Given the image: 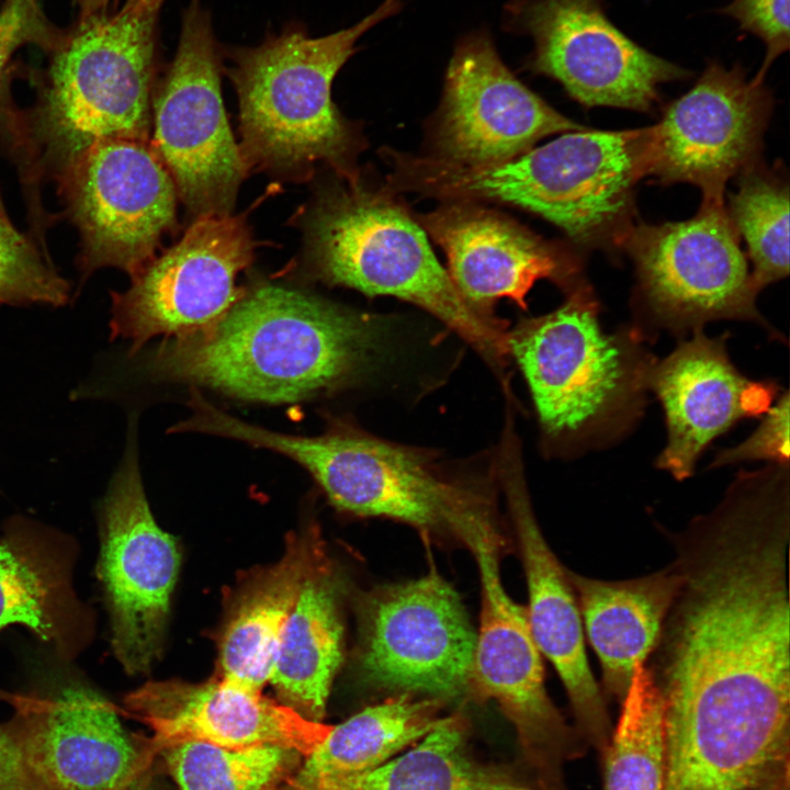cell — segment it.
I'll return each mask as SVG.
<instances>
[{"mask_svg": "<svg viewBox=\"0 0 790 790\" xmlns=\"http://www.w3.org/2000/svg\"><path fill=\"white\" fill-rule=\"evenodd\" d=\"M101 509L97 573L110 613L113 652L128 674L146 673L161 651L180 554L150 511L133 426Z\"/></svg>", "mask_w": 790, "mask_h": 790, "instance_id": "obj_11", "label": "cell"}, {"mask_svg": "<svg viewBox=\"0 0 790 790\" xmlns=\"http://www.w3.org/2000/svg\"><path fill=\"white\" fill-rule=\"evenodd\" d=\"M421 224L444 250L461 296L483 314L504 297L526 308L528 292L541 279L567 292L582 283L576 256L492 211L453 203Z\"/></svg>", "mask_w": 790, "mask_h": 790, "instance_id": "obj_21", "label": "cell"}, {"mask_svg": "<svg viewBox=\"0 0 790 790\" xmlns=\"http://www.w3.org/2000/svg\"><path fill=\"white\" fill-rule=\"evenodd\" d=\"M772 109L764 81L747 79L735 64L709 61L685 94L647 127L646 176L661 183H690L702 202H724L727 180L759 161Z\"/></svg>", "mask_w": 790, "mask_h": 790, "instance_id": "obj_16", "label": "cell"}, {"mask_svg": "<svg viewBox=\"0 0 790 790\" xmlns=\"http://www.w3.org/2000/svg\"><path fill=\"white\" fill-rule=\"evenodd\" d=\"M400 8L399 0H385L329 35L312 37L290 27L257 46L229 50L227 74L238 97L239 148L248 171L300 182L325 166L342 179H358L359 140L331 100V84L358 40Z\"/></svg>", "mask_w": 790, "mask_h": 790, "instance_id": "obj_3", "label": "cell"}, {"mask_svg": "<svg viewBox=\"0 0 790 790\" xmlns=\"http://www.w3.org/2000/svg\"><path fill=\"white\" fill-rule=\"evenodd\" d=\"M222 70L210 11L190 0L176 55L151 94L149 144L194 219L230 215L248 173L226 116Z\"/></svg>", "mask_w": 790, "mask_h": 790, "instance_id": "obj_9", "label": "cell"}, {"mask_svg": "<svg viewBox=\"0 0 790 790\" xmlns=\"http://www.w3.org/2000/svg\"><path fill=\"white\" fill-rule=\"evenodd\" d=\"M162 751L179 790H272L297 755L276 745L230 748L194 741Z\"/></svg>", "mask_w": 790, "mask_h": 790, "instance_id": "obj_31", "label": "cell"}, {"mask_svg": "<svg viewBox=\"0 0 790 790\" xmlns=\"http://www.w3.org/2000/svg\"><path fill=\"white\" fill-rule=\"evenodd\" d=\"M224 433L293 460L332 505L351 514L397 519L460 540L493 518L484 495L444 478L421 452L376 438L343 419L329 420L321 435L311 437L230 417Z\"/></svg>", "mask_w": 790, "mask_h": 790, "instance_id": "obj_7", "label": "cell"}, {"mask_svg": "<svg viewBox=\"0 0 790 790\" xmlns=\"http://www.w3.org/2000/svg\"><path fill=\"white\" fill-rule=\"evenodd\" d=\"M505 489L527 577L531 633L565 688L576 732L602 753L613 726L587 661L582 618L565 567L541 533L520 473L507 467Z\"/></svg>", "mask_w": 790, "mask_h": 790, "instance_id": "obj_22", "label": "cell"}, {"mask_svg": "<svg viewBox=\"0 0 790 790\" xmlns=\"http://www.w3.org/2000/svg\"><path fill=\"white\" fill-rule=\"evenodd\" d=\"M444 88L436 142L440 159L450 162L495 165L549 135L585 129L522 84L485 32L458 43Z\"/></svg>", "mask_w": 790, "mask_h": 790, "instance_id": "obj_17", "label": "cell"}, {"mask_svg": "<svg viewBox=\"0 0 790 790\" xmlns=\"http://www.w3.org/2000/svg\"><path fill=\"white\" fill-rule=\"evenodd\" d=\"M125 704L151 730L156 749L194 741L230 748L276 745L306 757L331 729L223 678L147 682Z\"/></svg>", "mask_w": 790, "mask_h": 790, "instance_id": "obj_20", "label": "cell"}, {"mask_svg": "<svg viewBox=\"0 0 790 790\" xmlns=\"http://www.w3.org/2000/svg\"><path fill=\"white\" fill-rule=\"evenodd\" d=\"M298 790H535L517 774L470 753L459 715L441 721L410 751L365 771L319 777Z\"/></svg>", "mask_w": 790, "mask_h": 790, "instance_id": "obj_27", "label": "cell"}, {"mask_svg": "<svg viewBox=\"0 0 790 790\" xmlns=\"http://www.w3.org/2000/svg\"><path fill=\"white\" fill-rule=\"evenodd\" d=\"M659 399L666 421V444L656 465L674 478L692 475L711 441L736 421L764 415L780 390L771 381H755L732 363L726 336L692 332L663 360H655L647 381Z\"/></svg>", "mask_w": 790, "mask_h": 790, "instance_id": "obj_19", "label": "cell"}, {"mask_svg": "<svg viewBox=\"0 0 790 790\" xmlns=\"http://www.w3.org/2000/svg\"><path fill=\"white\" fill-rule=\"evenodd\" d=\"M510 26L533 40L530 67L584 106L648 112L659 87L690 72L631 40L606 13V0H512Z\"/></svg>", "mask_w": 790, "mask_h": 790, "instance_id": "obj_15", "label": "cell"}, {"mask_svg": "<svg viewBox=\"0 0 790 790\" xmlns=\"http://www.w3.org/2000/svg\"><path fill=\"white\" fill-rule=\"evenodd\" d=\"M789 405L788 391L780 392L756 430L737 445L719 451L710 466L754 460L789 464Z\"/></svg>", "mask_w": 790, "mask_h": 790, "instance_id": "obj_34", "label": "cell"}, {"mask_svg": "<svg viewBox=\"0 0 790 790\" xmlns=\"http://www.w3.org/2000/svg\"><path fill=\"white\" fill-rule=\"evenodd\" d=\"M341 657L337 587L318 558L284 624L270 681L286 706L321 722Z\"/></svg>", "mask_w": 790, "mask_h": 790, "instance_id": "obj_25", "label": "cell"}, {"mask_svg": "<svg viewBox=\"0 0 790 790\" xmlns=\"http://www.w3.org/2000/svg\"><path fill=\"white\" fill-rule=\"evenodd\" d=\"M38 790H128L147 755L103 696L69 684L45 696L1 693Z\"/></svg>", "mask_w": 790, "mask_h": 790, "instance_id": "obj_18", "label": "cell"}, {"mask_svg": "<svg viewBox=\"0 0 790 790\" xmlns=\"http://www.w3.org/2000/svg\"><path fill=\"white\" fill-rule=\"evenodd\" d=\"M35 4L36 0H7L0 11V76L13 50L32 33Z\"/></svg>", "mask_w": 790, "mask_h": 790, "instance_id": "obj_35", "label": "cell"}, {"mask_svg": "<svg viewBox=\"0 0 790 790\" xmlns=\"http://www.w3.org/2000/svg\"><path fill=\"white\" fill-rule=\"evenodd\" d=\"M727 216L747 245L758 292L789 273V185L780 172L758 162L738 174Z\"/></svg>", "mask_w": 790, "mask_h": 790, "instance_id": "obj_30", "label": "cell"}, {"mask_svg": "<svg viewBox=\"0 0 790 790\" xmlns=\"http://www.w3.org/2000/svg\"><path fill=\"white\" fill-rule=\"evenodd\" d=\"M603 756V790H663L665 725L662 696L644 664L630 688Z\"/></svg>", "mask_w": 790, "mask_h": 790, "instance_id": "obj_29", "label": "cell"}, {"mask_svg": "<svg viewBox=\"0 0 790 790\" xmlns=\"http://www.w3.org/2000/svg\"><path fill=\"white\" fill-rule=\"evenodd\" d=\"M583 629L601 669L607 701L621 703L639 664L652 653L670 607L677 575L669 563L640 577L603 580L565 568Z\"/></svg>", "mask_w": 790, "mask_h": 790, "instance_id": "obj_24", "label": "cell"}, {"mask_svg": "<svg viewBox=\"0 0 790 790\" xmlns=\"http://www.w3.org/2000/svg\"><path fill=\"white\" fill-rule=\"evenodd\" d=\"M462 541L475 556L482 583L481 623L469 688L481 700H495L514 724L539 789L566 790L563 764L580 754L582 738L546 692L541 652L527 609L503 586L499 534L494 523H486Z\"/></svg>", "mask_w": 790, "mask_h": 790, "instance_id": "obj_10", "label": "cell"}, {"mask_svg": "<svg viewBox=\"0 0 790 790\" xmlns=\"http://www.w3.org/2000/svg\"><path fill=\"white\" fill-rule=\"evenodd\" d=\"M318 558L316 544L296 539L242 591L221 639L224 680L252 692L270 681L284 624Z\"/></svg>", "mask_w": 790, "mask_h": 790, "instance_id": "obj_26", "label": "cell"}, {"mask_svg": "<svg viewBox=\"0 0 790 790\" xmlns=\"http://www.w3.org/2000/svg\"><path fill=\"white\" fill-rule=\"evenodd\" d=\"M631 326L603 329L588 284L556 309L521 321L508 351L528 383L544 436L571 450L614 442L640 419L655 359Z\"/></svg>", "mask_w": 790, "mask_h": 790, "instance_id": "obj_4", "label": "cell"}, {"mask_svg": "<svg viewBox=\"0 0 790 790\" xmlns=\"http://www.w3.org/2000/svg\"><path fill=\"white\" fill-rule=\"evenodd\" d=\"M619 246L634 263L631 326L644 340L651 330L682 336L719 319L752 321L781 340L757 309L759 292L724 202H702L681 222L632 224Z\"/></svg>", "mask_w": 790, "mask_h": 790, "instance_id": "obj_8", "label": "cell"}, {"mask_svg": "<svg viewBox=\"0 0 790 790\" xmlns=\"http://www.w3.org/2000/svg\"><path fill=\"white\" fill-rule=\"evenodd\" d=\"M163 0L83 15L59 48L30 114L32 160L59 181L93 145L149 142L157 23Z\"/></svg>", "mask_w": 790, "mask_h": 790, "instance_id": "obj_5", "label": "cell"}, {"mask_svg": "<svg viewBox=\"0 0 790 790\" xmlns=\"http://www.w3.org/2000/svg\"><path fill=\"white\" fill-rule=\"evenodd\" d=\"M78 2L82 8L83 15H87L102 10L108 4L109 0H78Z\"/></svg>", "mask_w": 790, "mask_h": 790, "instance_id": "obj_37", "label": "cell"}, {"mask_svg": "<svg viewBox=\"0 0 790 790\" xmlns=\"http://www.w3.org/2000/svg\"><path fill=\"white\" fill-rule=\"evenodd\" d=\"M0 790H38L24 763L13 718L0 724Z\"/></svg>", "mask_w": 790, "mask_h": 790, "instance_id": "obj_36", "label": "cell"}, {"mask_svg": "<svg viewBox=\"0 0 790 790\" xmlns=\"http://www.w3.org/2000/svg\"><path fill=\"white\" fill-rule=\"evenodd\" d=\"M74 553L60 535L16 521L0 537V631L27 628L63 658L90 642L93 616L71 584Z\"/></svg>", "mask_w": 790, "mask_h": 790, "instance_id": "obj_23", "label": "cell"}, {"mask_svg": "<svg viewBox=\"0 0 790 790\" xmlns=\"http://www.w3.org/2000/svg\"><path fill=\"white\" fill-rule=\"evenodd\" d=\"M442 700L402 693L331 726L301 767L295 785L373 769L428 734L442 718Z\"/></svg>", "mask_w": 790, "mask_h": 790, "instance_id": "obj_28", "label": "cell"}, {"mask_svg": "<svg viewBox=\"0 0 790 790\" xmlns=\"http://www.w3.org/2000/svg\"><path fill=\"white\" fill-rule=\"evenodd\" d=\"M69 286L0 206V304L64 305Z\"/></svg>", "mask_w": 790, "mask_h": 790, "instance_id": "obj_32", "label": "cell"}, {"mask_svg": "<svg viewBox=\"0 0 790 790\" xmlns=\"http://www.w3.org/2000/svg\"><path fill=\"white\" fill-rule=\"evenodd\" d=\"M255 247L246 213L195 218L125 292L112 293L111 337L127 340L134 354L155 337L214 325L245 294L236 280L251 264Z\"/></svg>", "mask_w": 790, "mask_h": 790, "instance_id": "obj_12", "label": "cell"}, {"mask_svg": "<svg viewBox=\"0 0 790 790\" xmlns=\"http://www.w3.org/2000/svg\"><path fill=\"white\" fill-rule=\"evenodd\" d=\"M647 128L574 131L507 161L402 159V188L458 202L495 201L540 215L587 247L619 246L646 176Z\"/></svg>", "mask_w": 790, "mask_h": 790, "instance_id": "obj_2", "label": "cell"}, {"mask_svg": "<svg viewBox=\"0 0 790 790\" xmlns=\"http://www.w3.org/2000/svg\"><path fill=\"white\" fill-rule=\"evenodd\" d=\"M59 185L80 234L86 272L114 267L133 278L177 228L176 185L149 142L98 143Z\"/></svg>", "mask_w": 790, "mask_h": 790, "instance_id": "obj_13", "label": "cell"}, {"mask_svg": "<svg viewBox=\"0 0 790 790\" xmlns=\"http://www.w3.org/2000/svg\"><path fill=\"white\" fill-rule=\"evenodd\" d=\"M789 0H732L719 13L734 19L740 30L757 36L766 46L763 66L755 79L765 75L777 57L790 45Z\"/></svg>", "mask_w": 790, "mask_h": 790, "instance_id": "obj_33", "label": "cell"}, {"mask_svg": "<svg viewBox=\"0 0 790 790\" xmlns=\"http://www.w3.org/2000/svg\"><path fill=\"white\" fill-rule=\"evenodd\" d=\"M342 180L319 192L302 217L308 274L327 285L410 302L493 363L501 362L508 352L503 325L461 296L421 227L385 194L358 179Z\"/></svg>", "mask_w": 790, "mask_h": 790, "instance_id": "obj_6", "label": "cell"}, {"mask_svg": "<svg viewBox=\"0 0 790 790\" xmlns=\"http://www.w3.org/2000/svg\"><path fill=\"white\" fill-rule=\"evenodd\" d=\"M361 675L379 687L442 700L469 688L476 632L436 571L371 591L360 607Z\"/></svg>", "mask_w": 790, "mask_h": 790, "instance_id": "obj_14", "label": "cell"}, {"mask_svg": "<svg viewBox=\"0 0 790 790\" xmlns=\"http://www.w3.org/2000/svg\"><path fill=\"white\" fill-rule=\"evenodd\" d=\"M381 318L306 291L260 283L201 330L163 339L160 379L255 403L290 404L352 385L379 360Z\"/></svg>", "mask_w": 790, "mask_h": 790, "instance_id": "obj_1", "label": "cell"}]
</instances>
